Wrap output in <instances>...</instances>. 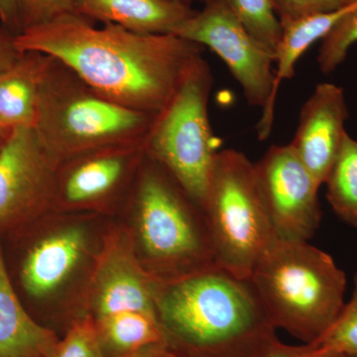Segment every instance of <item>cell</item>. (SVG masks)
I'll return each instance as SVG.
<instances>
[{
  "mask_svg": "<svg viewBox=\"0 0 357 357\" xmlns=\"http://www.w3.org/2000/svg\"><path fill=\"white\" fill-rule=\"evenodd\" d=\"M15 42L20 52L58 59L112 102L154 114L204 51L174 34H140L114 24L98 28L77 13L25 30Z\"/></svg>",
  "mask_w": 357,
  "mask_h": 357,
  "instance_id": "1",
  "label": "cell"
},
{
  "mask_svg": "<svg viewBox=\"0 0 357 357\" xmlns=\"http://www.w3.org/2000/svg\"><path fill=\"white\" fill-rule=\"evenodd\" d=\"M156 314L175 357H260L281 342L250 280L220 267L159 283Z\"/></svg>",
  "mask_w": 357,
  "mask_h": 357,
  "instance_id": "2",
  "label": "cell"
},
{
  "mask_svg": "<svg viewBox=\"0 0 357 357\" xmlns=\"http://www.w3.org/2000/svg\"><path fill=\"white\" fill-rule=\"evenodd\" d=\"M155 117L112 102L64 63L48 56L32 128L58 167L100 148L143 142Z\"/></svg>",
  "mask_w": 357,
  "mask_h": 357,
  "instance_id": "3",
  "label": "cell"
},
{
  "mask_svg": "<svg viewBox=\"0 0 357 357\" xmlns=\"http://www.w3.org/2000/svg\"><path fill=\"white\" fill-rule=\"evenodd\" d=\"M128 204L141 261L159 283L218 267L203 211L147 153Z\"/></svg>",
  "mask_w": 357,
  "mask_h": 357,
  "instance_id": "4",
  "label": "cell"
},
{
  "mask_svg": "<svg viewBox=\"0 0 357 357\" xmlns=\"http://www.w3.org/2000/svg\"><path fill=\"white\" fill-rule=\"evenodd\" d=\"M249 280L276 330L304 344L319 340L345 304L344 271L307 241L277 239Z\"/></svg>",
  "mask_w": 357,
  "mask_h": 357,
  "instance_id": "5",
  "label": "cell"
},
{
  "mask_svg": "<svg viewBox=\"0 0 357 357\" xmlns=\"http://www.w3.org/2000/svg\"><path fill=\"white\" fill-rule=\"evenodd\" d=\"M203 213L218 266L249 280L278 238L258 188L255 164L243 152H218Z\"/></svg>",
  "mask_w": 357,
  "mask_h": 357,
  "instance_id": "6",
  "label": "cell"
},
{
  "mask_svg": "<svg viewBox=\"0 0 357 357\" xmlns=\"http://www.w3.org/2000/svg\"><path fill=\"white\" fill-rule=\"evenodd\" d=\"M213 84L210 65L201 56L156 114L145 139L146 153L165 167L202 211L220 152L208 116Z\"/></svg>",
  "mask_w": 357,
  "mask_h": 357,
  "instance_id": "7",
  "label": "cell"
},
{
  "mask_svg": "<svg viewBox=\"0 0 357 357\" xmlns=\"http://www.w3.org/2000/svg\"><path fill=\"white\" fill-rule=\"evenodd\" d=\"M53 225V211L2 236L4 260L16 292L32 314L50 304L95 261L84 218L68 213Z\"/></svg>",
  "mask_w": 357,
  "mask_h": 357,
  "instance_id": "8",
  "label": "cell"
},
{
  "mask_svg": "<svg viewBox=\"0 0 357 357\" xmlns=\"http://www.w3.org/2000/svg\"><path fill=\"white\" fill-rule=\"evenodd\" d=\"M172 34L208 47L229 67L248 105L261 107L260 140L271 133L274 121V56L248 32L222 0H206L201 10Z\"/></svg>",
  "mask_w": 357,
  "mask_h": 357,
  "instance_id": "9",
  "label": "cell"
},
{
  "mask_svg": "<svg viewBox=\"0 0 357 357\" xmlns=\"http://www.w3.org/2000/svg\"><path fill=\"white\" fill-rule=\"evenodd\" d=\"M145 141L93 150L57 167L59 213L103 211L128 204L143 160Z\"/></svg>",
  "mask_w": 357,
  "mask_h": 357,
  "instance_id": "10",
  "label": "cell"
},
{
  "mask_svg": "<svg viewBox=\"0 0 357 357\" xmlns=\"http://www.w3.org/2000/svg\"><path fill=\"white\" fill-rule=\"evenodd\" d=\"M57 165L32 128H17L0 150V234L2 236L54 211Z\"/></svg>",
  "mask_w": 357,
  "mask_h": 357,
  "instance_id": "11",
  "label": "cell"
},
{
  "mask_svg": "<svg viewBox=\"0 0 357 357\" xmlns=\"http://www.w3.org/2000/svg\"><path fill=\"white\" fill-rule=\"evenodd\" d=\"M255 168L258 188L277 238L309 241L321 222V185L289 144L270 147Z\"/></svg>",
  "mask_w": 357,
  "mask_h": 357,
  "instance_id": "12",
  "label": "cell"
},
{
  "mask_svg": "<svg viewBox=\"0 0 357 357\" xmlns=\"http://www.w3.org/2000/svg\"><path fill=\"white\" fill-rule=\"evenodd\" d=\"M158 284L134 251L128 234L115 230L103 239L91 266L88 304L96 319L124 311L157 316Z\"/></svg>",
  "mask_w": 357,
  "mask_h": 357,
  "instance_id": "13",
  "label": "cell"
},
{
  "mask_svg": "<svg viewBox=\"0 0 357 357\" xmlns=\"http://www.w3.org/2000/svg\"><path fill=\"white\" fill-rule=\"evenodd\" d=\"M347 117L344 89L330 83L318 84L301 109L289 145L319 185L325 184L344 144Z\"/></svg>",
  "mask_w": 357,
  "mask_h": 357,
  "instance_id": "14",
  "label": "cell"
},
{
  "mask_svg": "<svg viewBox=\"0 0 357 357\" xmlns=\"http://www.w3.org/2000/svg\"><path fill=\"white\" fill-rule=\"evenodd\" d=\"M196 9L172 0H77L76 13L140 34H172Z\"/></svg>",
  "mask_w": 357,
  "mask_h": 357,
  "instance_id": "15",
  "label": "cell"
},
{
  "mask_svg": "<svg viewBox=\"0 0 357 357\" xmlns=\"http://www.w3.org/2000/svg\"><path fill=\"white\" fill-rule=\"evenodd\" d=\"M58 340L28 312L14 288L0 234V357H49Z\"/></svg>",
  "mask_w": 357,
  "mask_h": 357,
  "instance_id": "16",
  "label": "cell"
},
{
  "mask_svg": "<svg viewBox=\"0 0 357 357\" xmlns=\"http://www.w3.org/2000/svg\"><path fill=\"white\" fill-rule=\"evenodd\" d=\"M48 55L22 52L8 69L0 72V130L32 128L40 82Z\"/></svg>",
  "mask_w": 357,
  "mask_h": 357,
  "instance_id": "17",
  "label": "cell"
},
{
  "mask_svg": "<svg viewBox=\"0 0 357 357\" xmlns=\"http://www.w3.org/2000/svg\"><path fill=\"white\" fill-rule=\"evenodd\" d=\"M349 6L335 13L306 16L282 25V35L274 54L275 81L273 100L284 79H292L295 66L305 52L318 40H323L347 13Z\"/></svg>",
  "mask_w": 357,
  "mask_h": 357,
  "instance_id": "18",
  "label": "cell"
},
{
  "mask_svg": "<svg viewBox=\"0 0 357 357\" xmlns=\"http://www.w3.org/2000/svg\"><path fill=\"white\" fill-rule=\"evenodd\" d=\"M96 324L102 347L107 345L117 356L166 342L158 318L148 312H115L96 319Z\"/></svg>",
  "mask_w": 357,
  "mask_h": 357,
  "instance_id": "19",
  "label": "cell"
},
{
  "mask_svg": "<svg viewBox=\"0 0 357 357\" xmlns=\"http://www.w3.org/2000/svg\"><path fill=\"white\" fill-rule=\"evenodd\" d=\"M325 184L333 210L345 222L357 227V141L349 134Z\"/></svg>",
  "mask_w": 357,
  "mask_h": 357,
  "instance_id": "20",
  "label": "cell"
},
{
  "mask_svg": "<svg viewBox=\"0 0 357 357\" xmlns=\"http://www.w3.org/2000/svg\"><path fill=\"white\" fill-rule=\"evenodd\" d=\"M249 34L274 56L282 35L271 0H222Z\"/></svg>",
  "mask_w": 357,
  "mask_h": 357,
  "instance_id": "21",
  "label": "cell"
},
{
  "mask_svg": "<svg viewBox=\"0 0 357 357\" xmlns=\"http://www.w3.org/2000/svg\"><path fill=\"white\" fill-rule=\"evenodd\" d=\"M357 42V0H352L340 21L321 40L318 56L319 70L330 74L347 58L352 45Z\"/></svg>",
  "mask_w": 357,
  "mask_h": 357,
  "instance_id": "22",
  "label": "cell"
},
{
  "mask_svg": "<svg viewBox=\"0 0 357 357\" xmlns=\"http://www.w3.org/2000/svg\"><path fill=\"white\" fill-rule=\"evenodd\" d=\"M314 349L333 351L344 356H357V274L351 301L319 340L310 344Z\"/></svg>",
  "mask_w": 357,
  "mask_h": 357,
  "instance_id": "23",
  "label": "cell"
},
{
  "mask_svg": "<svg viewBox=\"0 0 357 357\" xmlns=\"http://www.w3.org/2000/svg\"><path fill=\"white\" fill-rule=\"evenodd\" d=\"M49 357H103L102 340L95 321L84 319L73 326Z\"/></svg>",
  "mask_w": 357,
  "mask_h": 357,
  "instance_id": "24",
  "label": "cell"
},
{
  "mask_svg": "<svg viewBox=\"0 0 357 357\" xmlns=\"http://www.w3.org/2000/svg\"><path fill=\"white\" fill-rule=\"evenodd\" d=\"M77 0H16L20 33L69 13H76Z\"/></svg>",
  "mask_w": 357,
  "mask_h": 357,
  "instance_id": "25",
  "label": "cell"
},
{
  "mask_svg": "<svg viewBox=\"0 0 357 357\" xmlns=\"http://www.w3.org/2000/svg\"><path fill=\"white\" fill-rule=\"evenodd\" d=\"M352 0H271L281 24L316 14L335 13L345 8Z\"/></svg>",
  "mask_w": 357,
  "mask_h": 357,
  "instance_id": "26",
  "label": "cell"
},
{
  "mask_svg": "<svg viewBox=\"0 0 357 357\" xmlns=\"http://www.w3.org/2000/svg\"><path fill=\"white\" fill-rule=\"evenodd\" d=\"M16 35L0 25V72L8 69L20 58V51L15 42Z\"/></svg>",
  "mask_w": 357,
  "mask_h": 357,
  "instance_id": "27",
  "label": "cell"
},
{
  "mask_svg": "<svg viewBox=\"0 0 357 357\" xmlns=\"http://www.w3.org/2000/svg\"><path fill=\"white\" fill-rule=\"evenodd\" d=\"M0 23L14 35L20 33L16 0H0Z\"/></svg>",
  "mask_w": 357,
  "mask_h": 357,
  "instance_id": "28",
  "label": "cell"
},
{
  "mask_svg": "<svg viewBox=\"0 0 357 357\" xmlns=\"http://www.w3.org/2000/svg\"><path fill=\"white\" fill-rule=\"evenodd\" d=\"M311 347L309 344L288 345L280 342L274 349L260 357H306Z\"/></svg>",
  "mask_w": 357,
  "mask_h": 357,
  "instance_id": "29",
  "label": "cell"
},
{
  "mask_svg": "<svg viewBox=\"0 0 357 357\" xmlns=\"http://www.w3.org/2000/svg\"><path fill=\"white\" fill-rule=\"evenodd\" d=\"M115 357H175L166 342L149 345L138 351L119 354Z\"/></svg>",
  "mask_w": 357,
  "mask_h": 357,
  "instance_id": "30",
  "label": "cell"
},
{
  "mask_svg": "<svg viewBox=\"0 0 357 357\" xmlns=\"http://www.w3.org/2000/svg\"><path fill=\"white\" fill-rule=\"evenodd\" d=\"M306 357H344V356L337 354V352L318 351V349H314V347H311V349H310V352Z\"/></svg>",
  "mask_w": 357,
  "mask_h": 357,
  "instance_id": "31",
  "label": "cell"
},
{
  "mask_svg": "<svg viewBox=\"0 0 357 357\" xmlns=\"http://www.w3.org/2000/svg\"><path fill=\"white\" fill-rule=\"evenodd\" d=\"M172 1L178 2V3L185 4V6L192 7V4L198 3V2L204 3L206 0H172Z\"/></svg>",
  "mask_w": 357,
  "mask_h": 357,
  "instance_id": "32",
  "label": "cell"
},
{
  "mask_svg": "<svg viewBox=\"0 0 357 357\" xmlns=\"http://www.w3.org/2000/svg\"><path fill=\"white\" fill-rule=\"evenodd\" d=\"M6 137L7 135H3V134L0 133V150H1L2 146H3Z\"/></svg>",
  "mask_w": 357,
  "mask_h": 357,
  "instance_id": "33",
  "label": "cell"
},
{
  "mask_svg": "<svg viewBox=\"0 0 357 357\" xmlns=\"http://www.w3.org/2000/svg\"><path fill=\"white\" fill-rule=\"evenodd\" d=\"M344 357H357V356H344Z\"/></svg>",
  "mask_w": 357,
  "mask_h": 357,
  "instance_id": "34",
  "label": "cell"
},
{
  "mask_svg": "<svg viewBox=\"0 0 357 357\" xmlns=\"http://www.w3.org/2000/svg\"><path fill=\"white\" fill-rule=\"evenodd\" d=\"M0 133L3 134V135H6V134H4L3 132H2L1 130H0Z\"/></svg>",
  "mask_w": 357,
  "mask_h": 357,
  "instance_id": "35",
  "label": "cell"
}]
</instances>
